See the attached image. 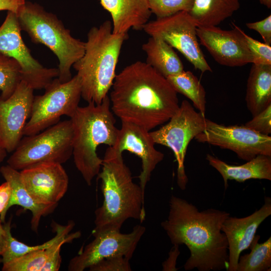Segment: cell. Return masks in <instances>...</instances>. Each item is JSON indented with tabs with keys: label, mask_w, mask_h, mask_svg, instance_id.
<instances>
[{
	"label": "cell",
	"mask_w": 271,
	"mask_h": 271,
	"mask_svg": "<svg viewBox=\"0 0 271 271\" xmlns=\"http://www.w3.org/2000/svg\"><path fill=\"white\" fill-rule=\"evenodd\" d=\"M11 195L9 183L6 181L0 185V214L5 210Z\"/></svg>",
	"instance_id": "37"
},
{
	"label": "cell",
	"mask_w": 271,
	"mask_h": 271,
	"mask_svg": "<svg viewBox=\"0 0 271 271\" xmlns=\"http://www.w3.org/2000/svg\"><path fill=\"white\" fill-rule=\"evenodd\" d=\"M21 31L17 14L8 11L0 27V53L19 63L21 80L34 90L44 89L58 77V69L46 68L32 56L23 41Z\"/></svg>",
	"instance_id": "11"
},
{
	"label": "cell",
	"mask_w": 271,
	"mask_h": 271,
	"mask_svg": "<svg viewBox=\"0 0 271 271\" xmlns=\"http://www.w3.org/2000/svg\"><path fill=\"white\" fill-rule=\"evenodd\" d=\"M112 18V32L127 34L130 28L143 30L152 15L148 0H99Z\"/></svg>",
	"instance_id": "19"
},
{
	"label": "cell",
	"mask_w": 271,
	"mask_h": 271,
	"mask_svg": "<svg viewBox=\"0 0 271 271\" xmlns=\"http://www.w3.org/2000/svg\"><path fill=\"white\" fill-rule=\"evenodd\" d=\"M179 245H173L168 253V257L162 263L163 271H176L177 260L180 252L179 249Z\"/></svg>",
	"instance_id": "35"
},
{
	"label": "cell",
	"mask_w": 271,
	"mask_h": 271,
	"mask_svg": "<svg viewBox=\"0 0 271 271\" xmlns=\"http://www.w3.org/2000/svg\"><path fill=\"white\" fill-rule=\"evenodd\" d=\"M195 139L232 151L239 159L246 161L260 155L271 156V137L244 125L226 126L206 118L205 129Z\"/></svg>",
	"instance_id": "12"
},
{
	"label": "cell",
	"mask_w": 271,
	"mask_h": 271,
	"mask_svg": "<svg viewBox=\"0 0 271 271\" xmlns=\"http://www.w3.org/2000/svg\"><path fill=\"white\" fill-rule=\"evenodd\" d=\"M174 89L188 98L202 114L206 111V92L198 78L189 71H183L167 78Z\"/></svg>",
	"instance_id": "26"
},
{
	"label": "cell",
	"mask_w": 271,
	"mask_h": 271,
	"mask_svg": "<svg viewBox=\"0 0 271 271\" xmlns=\"http://www.w3.org/2000/svg\"><path fill=\"white\" fill-rule=\"evenodd\" d=\"M24 0H0V11H12L18 14L23 8Z\"/></svg>",
	"instance_id": "36"
},
{
	"label": "cell",
	"mask_w": 271,
	"mask_h": 271,
	"mask_svg": "<svg viewBox=\"0 0 271 271\" xmlns=\"http://www.w3.org/2000/svg\"><path fill=\"white\" fill-rule=\"evenodd\" d=\"M245 101L252 116L271 105V65L252 64L247 81Z\"/></svg>",
	"instance_id": "22"
},
{
	"label": "cell",
	"mask_w": 271,
	"mask_h": 271,
	"mask_svg": "<svg viewBox=\"0 0 271 271\" xmlns=\"http://www.w3.org/2000/svg\"><path fill=\"white\" fill-rule=\"evenodd\" d=\"M246 27L258 32L261 36L264 43L271 44V15L264 19L254 22L246 23Z\"/></svg>",
	"instance_id": "34"
},
{
	"label": "cell",
	"mask_w": 271,
	"mask_h": 271,
	"mask_svg": "<svg viewBox=\"0 0 271 271\" xmlns=\"http://www.w3.org/2000/svg\"><path fill=\"white\" fill-rule=\"evenodd\" d=\"M259 235L254 236L249 246V253L239 256L236 271H268L271 269V237L261 243Z\"/></svg>",
	"instance_id": "28"
},
{
	"label": "cell",
	"mask_w": 271,
	"mask_h": 271,
	"mask_svg": "<svg viewBox=\"0 0 271 271\" xmlns=\"http://www.w3.org/2000/svg\"><path fill=\"white\" fill-rule=\"evenodd\" d=\"M20 172L27 190L39 203L58 204L67 192L68 177L61 164L42 163Z\"/></svg>",
	"instance_id": "17"
},
{
	"label": "cell",
	"mask_w": 271,
	"mask_h": 271,
	"mask_svg": "<svg viewBox=\"0 0 271 271\" xmlns=\"http://www.w3.org/2000/svg\"><path fill=\"white\" fill-rule=\"evenodd\" d=\"M197 27L189 13L182 11L148 22L143 30L150 37L159 38L178 50L195 69L202 73L212 72L200 47Z\"/></svg>",
	"instance_id": "10"
},
{
	"label": "cell",
	"mask_w": 271,
	"mask_h": 271,
	"mask_svg": "<svg viewBox=\"0 0 271 271\" xmlns=\"http://www.w3.org/2000/svg\"><path fill=\"white\" fill-rule=\"evenodd\" d=\"M205 120L204 115L184 100L166 124L150 131L155 144L165 146L174 153L177 163V182L182 190L188 182L184 165L187 149L190 141L205 129Z\"/></svg>",
	"instance_id": "9"
},
{
	"label": "cell",
	"mask_w": 271,
	"mask_h": 271,
	"mask_svg": "<svg viewBox=\"0 0 271 271\" xmlns=\"http://www.w3.org/2000/svg\"><path fill=\"white\" fill-rule=\"evenodd\" d=\"M244 125L258 133L269 136L271 133V105L253 116Z\"/></svg>",
	"instance_id": "33"
},
{
	"label": "cell",
	"mask_w": 271,
	"mask_h": 271,
	"mask_svg": "<svg viewBox=\"0 0 271 271\" xmlns=\"http://www.w3.org/2000/svg\"><path fill=\"white\" fill-rule=\"evenodd\" d=\"M75 225L73 221H69L66 229L60 237L47 248L29 252L11 262L3 264V271H41L47 261L65 243L70 242L80 237L81 233L77 231L69 234Z\"/></svg>",
	"instance_id": "23"
},
{
	"label": "cell",
	"mask_w": 271,
	"mask_h": 271,
	"mask_svg": "<svg viewBox=\"0 0 271 271\" xmlns=\"http://www.w3.org/2000/svg\"><path fill=\"white\" fill-rule=\"evenodd\" d=\"M254 64L271 65V46L254 39L243 32Z\"/></svg>",
	"instance_id": "31"
},
{
	"label": "cell",
	"mask_w": 271,
	"mask_h": 271,
	"mask_svg": "<svg viewBox=\"0 0 271 271\" xmlns=\"http://www.w3.org/2000/svg\"><path fill=\"white\" fill-rule=\"evenodd\" d=\"M51 225L53 230L56 232L55 236L42 244L31 246L20 242L12 236L11 218L4 225L7 232V240L5 249L1 255L2 258L1 259V262L3 264L7 263L33 251L47 248L60 237L67 228L68 224L62 225L53 222Z\"/></svg>",
	"instance_id": "27"
},
{
	"label": "cell",
	"mask_w": 271,
	"mask_h": 271,
	"mask_svg": "<svg viewBox=\"0 0 271 271\" xmlns=\"http://www.w3.org/2000/svg\"><path fill=\"white\" fill-rule=\"evenodd\" d=\"M70 119L74 131V162L86 184L90 186L103 162L96 153L97 148L101 144L113 146L118 134L109 96L100 104L91 102L85 106H78Z\"/></svg>",
	"instance_id": "5"
},
{
	"label": "cell",
	"mask_w": 271,
	"mask_h": 271,
	"mask_svg": "<svg viewBox=\"0 0 271 271\" xmlns=\"http://www.w3.org/2000/svg\"><path fill=\"white\" fill-rule=\"evenodd\" d=\"M74 131L70 119L23 137L7 161L9 166L22 170L45 163L63 164L72 156Z\"/></svg>",
	"instance_id": "7"
},
{
	"label": "cell",
	"mask_w": 271,
	"mask_h": 271,
	"mask_svg": "<svg viewBox=\"0 0 271 271\" xmlns=\"http://www.w3.org/2000/svg\"><path fill=\"white\" fill-rule=\"evenodd\" d=\"M17 16L21 30L31 41L44 45L57 56L59 81H69L71 67L84 54L85 42L73 37L55 15L36 3L26 1Z\"/></svg>",
	"instance_id": "6"
},
{
	"label": "cell",
	"mask_w": 271,
	"mask_h": 271,
	"mask_svg": "<svg viewBox=\"0 0 271 271\" xmlns=\"http://www.w3.org/2000/svg\"><path fill=\"white\" fill-rule=\"evenodd\" d=\"M129 260L123 256H112L100 260L88 268L90 271H131Z\"/></svg>",
	"instance_id": "32"
},
{
	"label": "cell",
	"mask_w": 271,
	"mask_h": 271,
	"mask_svg": "<svg viewBox=\"0 0 271 271\" xmlns=\"http://www.w3.org/2000/svg\"><path fill=\"white\" fill-rule=\"evenodd\" d=\"M239 7V0H195L189 13L197 27L217 26Z\"/></svg>",
	"instance_id": "25"
},
{
	"label": "cell",
	"mask_w": 271,
	"mask_h": 271,
	"mask_svg": "<svg viewBox=\"0 0 271 271\" xmlns=\"http://www.w3.org/2000/svg\"><path fill=\"white\" fill-rule=\"evenodd\" d=\"M128 38V33H113L109 20L89 30L84 54L72 66L80 80L81 97L88 103L100 104L108 95L122 46Z\"/></svg>",
	"instance_id": "4"
},
{
	"label": "cell",
	"mask_w": 271,
	"mask_h": 271,
	"mask_svg": "<svg viewBox=\"0 0 271 271\" xmlns=\"http://www.w3.org/2000/svg\"><path fill=\"white\" fill-rule=\"evenodd\" d=\"M111 110L121 121L149 131L167 122L179 108L177 92L167 78L146 62H134L114 78Z\"/></svg>",
	"instance_id": "1"
},
{
	"label": "cell",
	"mask_w": 271,
	"mask_h": 271,
	"mask_svg": "<svg viewBox=\"0 0 271 271\" xmlns=\"http://www.w3.org/2000/svg\"><path fill=\"white\" fill-rule=\"evenodd\" d=\"M7 155V151L0 147V163L4 160Z\"/></svg>",
	"instance_id": "39"
},
{
	"label": "cell",
	"mask_w": 271,
	"mask_h": 271,
	"mask_svg": "<svg viewBox=\"0 0 271 271\" xmlns=\"http://www.w3.org/2000/svg\"><path fill=\"white\" fill-rule=\"evenodd\" d=\"M21 81V67L14 59L0 53V96L6 99Z\"/></svg>",
	"instance_id": "29"
},
{
	"label": "cell",
	"mask_w": 271,
	"mask_h": 271,
	"mask_svg": "<svg viewBox=\"0 0 271 271\" xmlns=\"http://www.w3.org/2000/svg\"><path fill=\"white\" fill-rule=\"evenodd\" d=\"M155 145L150 131L136 124L121 121L114 145L108 147L112 151L120 154L127 151L141 159L142 170L138 178L144 193L152 173L164 158V154L157 150Z\"/></svg>",
	"instance_id": "16"
},
{
	"label": "cell",
	"mask_w": 271,
	"mask_h": 271,
	"mask_svg": "<svg viewBox=\"0 0 271 271\" xmlns=\"http://www.w3.org/2000/svg\"><path fill=\"white\" fill-rule=\"evenodd\" d=\"M0 173L11 188V195L4 212L0 214V222L4 223L7 212L13 205H19L31 211L32 229L38 232L40 219L42 216L51 213L57 204H43L38 203L27 190L22 181L20 172L8 165L0 168Z\"/></svg>",
	"instance_id": "20"
},
{
	"label": "cell",
	"mask_w": 271,
	"mask_h": 271,
	"mask_svg": "<svg viewBox=\"0 0 271 271\" xmlns=\"http://www.w3.org/2000/svg\"><path fill=\"white\" fill-rule=\"evenodd\" d=\"M25 1H27L28 0H24Z\"/></svg>",
	"instance_id": "41"
},
{
	"label": "cell",
	"mask_w": 271,
	"mask_h": 271,
	"mask_svg": "<svg viewBox=\"0 0 271 271\" xmlns=\"http://www.w3.org/2000/svg\"><path fill=\"white\" fill-rule=\"evenodd\" d=\"M33 91L21 80L10 97L4 99L0 96V147L7 153L14 152L24 136L32 112Z\"/></svg>",
	"instance_id": "15"
},
{
	"label": "cell",
	"mask_w": 271,
	"mask_h": 271,
	"mask_svg": "<svg viewBox=\"0 0 271 271\" xmlns=\"http://www.w3.org/2000/svg\"><path fill=\"white\" fill-rule=\"evenodd\" d=\"M169 207L167 219L161 225L173 245L185 244L190 250L185 270H226L228 243L221 226L230 213L213 208L199 211L193 204L174 195Z\"/></svg>",
	"instance_id": "2"
},
{
	"label": "cell",
	"mask_w": 271,
	"mask_h": 271,
	"mask_svg": "<svg viewBox=\"0 0 271 271\" xmlns=\"http://www.w3.org/2000/svg\"><path fill=\"white\" fill-rule=\"evenodd\" d=\"M206 159L221 175L225 190L228 180L239 182L249 179L271 180V156L258 155L241 165L228 164L210 154L206 155Z\"/></svg>",
	"instance_id": "21"
},
{
	"label": "cell",
	"mask_w": 271,
	"mask_h": 271,
	"mask_svg": "<svg viewBox=\"0 0 271 271\" xmlns=\"http://www.w3.org/2000/svg\"><path fill=\"white\" fill-rule=\"evenodd\" d=\"M195 0H148L150 9L157 18L172 16L182 11L189 12Z\"/></svg>",
	"instance_id": "30"
},
{
	"label": "cell",
	"mask_w": 271,
	"mask_h": 271,
	"mask_svg": "<svg viewBox=\"0 0 271 271\" xmlns=\"http://www.w3.org/2000/svg\"><path fill=\"white\" fill-rule=\"evenodd\" d=\"M222 30L217 26L197 27L196 33L200 44L205 47L220 65L241 67L252 63V57L239 27Z\"/></svg>",
	"instance_id": "14"
},
{
	"label": "cell",
	"mask_w": 271,
	"mask_h": 271,
	"mask_svg": "<svg viewBox=\"0 0 271 271\" xmlns=\"http://www.w3.org/2000/svg\"><path fill=\"white\" fill-rule=\"evenodd\" d=\"M44 89L43 95L34 97L31 114L23 130L24 136L37 134L57 123L62 115L71 117L79 106L81 85L77 75L64 83L55 78Z\"/></svg>",
	"instance_id": "8"
},
{
	"label": "cell",
	"mask_w": 271,
	"mask_h": 271,
	"mask_svg": "<svg viewBox=\"0 0 271 271\" xmlns=\"http://www.w3.org/2000/svg\"><path fill=\"white\" fill-rule=\"evenodd\" d=\"M145 231L146 228L140 224L128 233H122L120 230H93L94 239L70 260L68 270L83 271L112 256H123L130 259Z\"/></svg>",
	"instance_id": "13"
},
{
	"label": "cell",
	"mask_w": 271,
	"mask_h": 271,
	"mask_svg": "<svg viewBox=\"0 0 271 271\" xmlns=\"http://www.w3.org/2000/svg\"><path fill=\"white\" fill-rule=\"evenodd\" d=\"M7 235L6 231L0 222V256L3 253L7 244Z\"/></svg>",
	"instance_id": "38"
},
{
	"label": "cell",
	"mask_w": 271,
	"mask_h": 271,
	"mask_svg": "<svg viewBox=\"0 0 271 271\" xmlns=\"http://www.w3.org/2000/svg\"><path fill=\"white\" fill-rule=\"evenodd\" d=\"M271 215V198L264 197L263 205L246 217L227 218L223 222L221 230L228 243V262L226 270L236 271L240 253L249 248L257 228Z\"/></svg>",
	"instance_id": "18"
},
{
	"label": "cell",
	"mask_w": 271,
	"mask_h": 271,
	"mask_svg": "<svg viewBox=\"0 0 271 271\" xmlns=\"http://www.w3.org/2000/svg\"><path fill=\"white\" fill-rule=\"evenodd\" d=\"M101 169L97 176L101 180L103 201L95 211L93 230H120L129 218L143 222L146 217L145 193L133 182L122 154L108 148Z\"/></svg>",
	"instance_id": "3"
},
{
	"label": "cell",
	"mask_w": 271,
	"mask_h": 271,
	"mask_svg": "<svg viewBox=\"0 0 271 271\" xmlns=\"http://www.w3.org/2000/svg\"><path fill=\"white\" fill-rule=\"evenodd\" d=\"M142 49L147 55L146 62L165 78L184 70L174 48L163 40L150 37Z\"/></svg>",
	"instance_id": "24"
},
{
	"label": "cell",
	"mask_w": 271,
	"mask_h": 271,
	"mask_svg": "<svg viewBox=\"0 0 271 271\" xmlns=\"http://www.w3.org/2000/svg\"><path fill=\"white\" fill-rule=\"evenodd\" d=\"M260 4L266 7L268 9L271 8V0H259Z\"/></svg>",
	"instance_id": "40"
}]
</instances>
